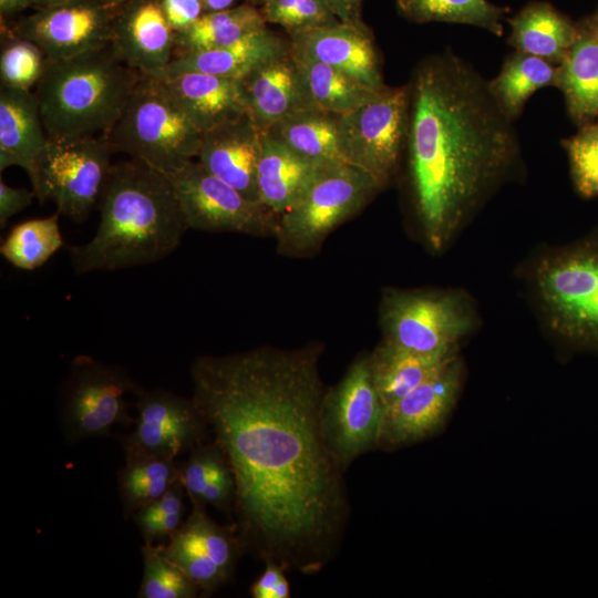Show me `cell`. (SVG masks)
<instances>
[{
	"label": "cell",
	"instance_id": "e575fe53",
	"mask_svg": "<svg viewBox=\"0 0 598 598\" xmlns=\"http://www.w3.org/2000/svg\"><path fill=\"white\" fill-rule=\"evenodd\" d=\"M59 216L56 212L13 226L1 244L2 257L13 267L25 271L43 266L64 246Z\"/></svg>",
	"mask_w": 598,
	"mask_h": 598
},
{
	"label": "cell",
	"instance_id": "44dd1931",
	"mask_svg": "<svg viewBox=\"0 0 598 598\" xmlns=\"http://www.w3.org/2000/svg\"><path fill=\"white\" fill-rule=\"evenodd\" d=\"M240 82L248 115L261 132L315 106L290 48L255 68Z\"/></svg>",
	"mask_w": 598,
	"mask_h": 598
},
{
	"label": "cell",
	"instance_id": "c3c4849f",
	"mask_svg": "<svg viewBox=\"0 0 598 598\" xmlns=\"http://www.w3.org/2000/svg\"><path fill=\"white\" fill-rule=\"evenodd\" d=\"M246 1H247V3L252 4V6L257 7V8H261L262 6H265L270 0H246Z\"/></svg>",
	"mask_w": 598,
	"mask_h": 598
},
{
	"label": "cell",
	"instance_id": "cb8c5ba5",
	"mask_svg": "<svg viewBox=\"0 0 598 598\" xmlns=\"http://www.w3.org/2000/svg\"><path fill=\"white\" fill-rule=\"evenodd\" d=\"M324 165L298 154L270 133L262 132L257 167L260 203L279 217L300 199Z\"/></svg>",
	"mask_w": 598,
	"mask_h": 598
},
{
	"label": "cell",
	"instance_id": "d590c367",
	"mask_svg": "<svg viewBox=\"0 0 598 598\" xmlns=\"http://www.w3.org/2000/svg\"><path fill=\"white\" fill-rule=\"evenodd\" d=\"M143 577L138 598H195L200 596L194 581L163 551V544L144 543Z\"/></svg>",
	"mask_w": 598,
	"mask_h": 598
},
{
	"label": "cell",
	"instance_id": "ee69618b",
	"mask_svg": "<svg viewBox=\"0 0 598 598\" xmlns=\"http://www.w3.org/2000/svg\"><path fill=\"white\" fill-rule=\"evenodd\" d=\"M337 18L348 24L364 27L362 19L363 0H326Z\"/></svg>",
	"mask_w": 598,
	"mask_h": 598
},
{
	"label": "cell",
	"instance_id": "3957f363",
	"mask_svg": "<svg viewBox=\"0 0 598 598\" xmlns=\"http://www.w3.org/2000/svg\"><path fill=\"white\" fill-rule=\"evenodd\" d=\"M99 207L94 236L68 247L76 275L157 262L188 229L169 178L132 158L112 164Z\"/></svg>",
	"mask_w": 598,
	"mask_h": 598
},
{
	"label": "cell",
	"instance_id": "8fae6325",
	"mask_svg": "<svg viewBox=\"0 0 598 598\" xmlns=\"http://www.w3.org/2000/svg\"><path fill=\"white\" fill-rule=\"evenodd\" d=\"M408 116V83L385 84L364 104L339 115L347 163L369 174L381 189L392 182L402 164Z\"/></svg>",
	"mask_w": 598,
	"mask_h": 598
},
{
	"label": "cell",
	"instance_id": "f6af8a7d",
	"mask_svg": "<svg viewBox=\"0 0 598 598\" xmlns=\"http://www.w3.org/2000/svg\"><path fill=\"white\" fill-rule=\"evenodd\" d=\"M30 6H33L32 0H0V12L2 17H9Z\"/></svg>",
	"mask_w": 598,
	"mask_h": 598
},
{
	"label": "cell",
	"instance_id": "52a82bcc",
	"mask_svg": "<svg viewBox=\"0 0 598 598\" xmlns=\"http://www.w3.org/2000/svg\"><path fill=\"white\" fill-rule=\"evenodd\" d=\"M535 288L556 333L577 347L598 350V238L543 258Z\"/></svg>",
	"mask_w": 598,
	"mask_h": 598
},
{
	"label": "cell",
	"instance_id": "4316f807",
	"mask_svg": "<svg viewBox=\"0 0 598 598\" xmlns=\"http://www.w3.org/2000/svg\"><path fill=\"white\" fill-rule=\"evenodd\" d=\"M598 21V20H597ZM556 86L569 113L578 121L598 115V22L577 30V37L557 66Z\"/></svg>",
	"mask_w": 598,
	"mask_h": 598
},
{
	"label": "cell",
	"instance_id": "8992f818",
	"mask_svg": "<svg viewBox=\"0 0 598 598\" xmlns=\"http://www.w3.org/2000/svg\"><path fill=\"white\" fill-rule=\"evenodd\" d=\"M381 190L364 171L348 163L326 164L300 199L278 217V254L317 255L329 235L360 213Z\"/></svg>",
	"mask_w": 598,
	"mask_h": 598
},
{
	"label": "cell",
	"instance_id": "1f68e13d",
	"mask_svg": "<svg viewBox=\"0 0 598 598\" xmlns=\"http://www.w3.org/2000/svg\"><path fill=\"white\" fill-rule=\"evenodd\" d=\"M291 53L311 102L321 110L346 114L364 104L379 90L331 65L292 51Z\"/></svg>",
	"mask_w": 598,
	"mask_h": 598
},
{
	"label": "cell",
	"instance_id": "9a60e30c",
	"mask_svg": "<svg viewBox=\"0 0 598 598\" xmlns=\"http://www.w3.org/2000/svg\"><path fill=\"white\" fill-rule=\"evenodd\" d=\"M114 8L104 0H74L40 9L16 34L34 42L49 61L69 59L111 44Z\"/></svg>",
	"mask_w": 598,
	"mask_h": 598
},
{
	"label": "cell",
	"instance_id": "5b68a950",
	"mask_svg": "<svg viewBox=\"0 0 598 598\" xmlns=\"http://www.w3.org/2000/svg\"><path fill=\"white\" fill-rule=\"evenodd\" d=\"M105 136L113 153L169 175L197 157L203 133L158 80L142 76Z\"/></svg>",
	"mask_w": 598,
	"mask_h": 598
},
{
	"label": "cell",
	"instance_id": "7dc6e473",
	"mask_svg": "<svg viewBox=\"0 0 598 598\" xmlns=\"http://www.w3.org/2000/svg\"><path fill=\"white\" fill-rule=\"evenodd\" d=\"M71 1H74V0H32V3L33 6H37L40 9H47V8L64 4Z\"/></svg>",
	"mask_w": 598,
	"mask_h": 598
},
{
	"label": "cell",
	"instance_id": "6da1fadb",
	"mask_svg": "<svg viewBox=\"0 0 598 598\" xmlns=\"http://www.w3.org/2000/svg\"><path fill=\"white\" fill-rule=\"evenodd\" d=\"M321 343L199 355L193 398L235 482L244 553L312 575L336 556L350 515L344 470L322 434Z\"/></svg>",
	"mask_w": 598,
	"mask_h": 598
},
{
	"label": "cell",
	"instance_id": "f35d334b",
	"mask_svg": "<svg viewBox=\"0 0 598 598\" xmlns=\"http://www.w3.org/2000/svg\"><path fill=\"white\" fill-rule=\"evenodd\" d=\"M565 147L577 192L586 198L598 196V126L586 127Z\"/></svg>",
	"mask_w": 598,
	"mask_h": 598
},
{
	"label": "cell",
	"instance_id": "ab89813d",
	"mask_svg": "<svg viewBox=\"0 0 598 598\" xmlns=\"http://www.w3.org/2000/svg\"><path fill=\"white\" fill-rule=\"evenodd\" d=\"M229 465L214 441L195 446L185 463L179 465V478L192 504L198 502L206 486Z\"/></svg>",
	"mask_w": 598,
	"mask_h": 598
},
{
	"label": "cell",
	"instance_id": "ffe728a7",
	"mask_svg": "<svg viewBox=\"0 0 598 598\" xmlns=\"http://www.w3.org/2000/svg\"><path fill=\"white\" fill-rule=\"evenodd\" d=\"M262 132L248 114L203 133L197 161L247 198L259 202L257 167Z\"/></svg>",
	"mask_w": 598,
	"mask_h": 598
},
{
	"label": "cell",
	"instance_id": "d6986e66",
	"mask_svg": "<svg viewBox=\"0 0 598 598\" xmlns=\"http://www.w3.org/2000/svg\"><path fill=\"white\" fill-rule=\"evenodd\" d=\"M290 50L331 65L372 89L385 85L381 59L368 25L343 22L289 33Z\"/></svg>",
	"mask_w": 598,
	"mask_h": 598
},
{
	"label": "cell",
	"instance_id": "484cf974",
	"mask_svg": "<svg viewBox=\"0 0 598 598\" xmlns=\"http://www.w3.org/2000/svg\"><path fill=\"white\" fill-rule=\"evenodd\" d=\"M455 357L456 351L423 354L383 340L369 353V362L377 390L388 409Z\"/></svg>",
	"mask_w": 598,
	"mask_h": 598
},
{
	"label": "cell",
	"instance_id": "836d02e7",
	"mask_svg": "<svg viewBox=\"0 0 598 598\" xmlns=\"http://www.w3.org/2000/svg\"><path fill=\"white\" fill-rule=\"evenodd\" d=\"M399 12L410 21L464 23L503 34L501 23L507 8L487 0H395Z\"/></svg>",
	"mask_w": 598,
	"mask_h": 598
},
{
	"label": "cell",
	"instance_id": "7c38bea8",
	"mask_svg": "<svg viewBox=\"0 0 598 598\" xmlns=\"http://www.w3.org/2000/svg\"><path fill=\"white\" fill-rule=\"evenodd\" d=\"M385 411L373 381L369 353L354 359L340 381L326 389L320 411L322 434L344 471L379 446Z\"/></svg>",
	"mask_w": 598,
	"mask_h": 598
},
{
	"label": "cell",
	"instance_id": "60d3db41",
	"mask_svg": "<svg viewBox=\"0 0 598 598\" xmlns=\"http://www.w3.org/2000/svg\"><path fill=\"white\" fill-rule=\"evenodd\" d=\"M161 6L175 33L188 29L205 13L202 0H161Z\"/></svg>",
	"mask_w": 598,
	"mask_h": 598
},
{
	"label": "cell",
	"instance_id": "f907efd6",
	"mask_svg": "<svg viewBox=\"0 0 598 598\" xmlns=\"http://www.w3.org/2000/svg\"><path fill=\"white\" fill-rule=\"evenodd\" d=\"M598 126V125H597Z\"/></svg>",
	"mask_w": 598,
	"mask_h": 598
},
{
	"label": "cell",
	"instance_id": "ba28073f",
	"mask_svg": "<svg viewBox=\"0 0 598 598\" xmlns=\"http://www.w3.org/2000/svg\"><path fill=\"white\" fill-rule=\"evenodd\" d=\"M379 317L384 341L423 354L456 351L475 321L468 300L456 291L395 288L382 292Z\"/></svg>",
	"mask_w": 598,
	"mask_h": 598
},
{
	"label": "cell",
	"instance_id": "bcb514c9",
	"mask_svg": "<svg viewBox=\"0 0 598 598\" xmlns=\"http://www.w3.org/2000/svg\"><path fill=\"white\" fill-rule=\"evenodd\" d=\"M205 12L220 11L233 7L235 0H202Z\"/></svg>",
	"mask_w": 598,
	"mask_h": 598
},
{
	"label": "cell",
	"instance_id": "30bf717a",
	"mask_svg": "<svg viewBox=\"0 0 598 598\" xmlns=\"http://www.w3.org/2000/svg\"><path fill=\"white\" fill-rule=\"evenodd\" d=\"M142 386L124 369L87 354L75 357L59 394L60 424L68 442L110 435L115 425L130 426L128 393Z\"/></svg>",
	"mask_w": 598,
	"mask_h": 598
},
{
	"label": "cell",
	"instance_id": "f546056e",
	"mask_svg": "<svg viewBox=\"0 0 598 598\" xmlns=\"http://www.w3.org/2000/svg\"><path fill=\"white\" fill-rule=\"evenodd\" d=\"M124 466L117 473L120 499L126 517L159 498L178 478L176 458L123 448Z\"/></svg>",
	"mask_w": 598,
	"mask_h": 598
},
{
	"label": "cell",
	"instance_id": "7bdbcfd3",
	"mask_svg": "<svg viewBox=\"0 0 598 598\" xmlns=\"http://www.w3.org/2000/svg\"><path fill=\"white\" fill-rule=\"evenodd\" d=\"M262 574L250 587L254 598H272L274 590L285 577L286 569L275 561H266Z\"/></svg>",
	"mask_w": 598,
	"mask_h": 598
},
{
	"label": "cell",
	"instance_id": "f1b7e54d",
	"mask_svg": "<svg viewBox=\"0 0 598 598\" xmlns=\"http://www.w3.org/2000/svg\"><path fill=\"white\" fill-rule=\"evenodd\" d=\"M339 115L313 106L289 116L267 132L311 161L347 163Z\"/></svg>",
	"mask_w": 598,
	"mask_h": 598
},
{
	"label": "cell",
	"instance_id": "7a4b0ae2",
	"mask_svg": "<svg viewBox=\"0 0 598 598\" xmlns=\"http://www.w3.org/2000/svg\"><path fill=\"white\" fill-rule=\"evenodd\" d=\"M408 85L410 199L424 240L441 251L519 163V138L487 81L450 50L424 58Z\"/></svg>",
	"mask_w": 598,
	"mask_h": 598
},
{
	"label": "cell",
	"instance_id": "83f0119b",
	"mask_svg": "<svg viewBox=\"0 0 598 598\" xmlns=\"http://www.w3.org/2000/svg\"><path fill=\"white\" fill-rule=\"evenodd\" d=\"M508 22V42L517 51L549 62L560 63L577 37L573 23L549 2H532Z\"/></svg>",
	"mask_w": 598,
	"mask_h": 598
},
{
	"label": "cell",
	"instance_id": "4dcf8cb0",
	"mask_svg": "<svg viewBox=\"0 0 598 598\" xmlns=\"http://www.w3.org/2000/svg\"><path fill=\"white\" fill-rule=\"evenodd\" d=\"M266 23L260 9L249 3L205 12L188 29L175 33L174 54L229 45Z\"/></svg>",
	"mask_w": 598,
	"mask_h": 598
},
{
	"label": "cell",
	"instance_id": "d4e9b609",
	"mask_svg": "<svg viewBox=\"0 0 598 598\" xmlns=\"http://www.w3.org/2000/svg\"><path fill=\"white\" fill-rule=\"evenodd\" d=\"M289 48V40L264 27L226 47L175 53L163 75L200 72L241 79L261 63L287 52Z\"/></svg>",
	"mask_w": 598,
	"mask_h": 598
},
{
	"label": "cell",
	"instance_id": "ac0fdd59",
	"mask_svg": "<svg viewBox=\"0 0 598 598\" xmlns=\"http://www.w3.org/2000/svg\"><path fill=\"white\" fill-rule=\"evenodd\" d=\"M115 17L111 47L143 78L159 79L173 60L175 32L161 0H132Z\"/></svg>",
	"mask_w": 598,
	"mask_h": 598
},
{
	"label": "cell",
	"instance_id": "603a6c76",
	"mask_svg": "<svg viewBox=\"0 0 598 598\" xmlns=\"http://www.w3.org/2000/svg\"><path fill=\"white\" fill-rule=\"evenodd\" d=\"M49 135L32 91L0 89V172L18 166L34 178Z\"/></svg>",
	"mask_w": 598,
	"mask_h": 598
},
{
	"label": "cell",
	"instance_id": "9c48e42d",
	"mask_svg": "<svg viewBox=\"0 0 598 598\" xmlns=\"http://www.w3.org/2000/svg\"><path fill=\"white\" fill-rule=\"evenodd\" d=\"M112 154L103 134L49 137L31 181L35 198L52 200L73 221L85 220L100 200Z\"/></svg>",
	"mask_w": 598,
	"mask_h": 598
},
{
	"label": "cell",
	"instance_id": "74e56055",
	"mask_svg": "<svg viewBox=\"0 0 598 598\" xmlns=\"http://www.w3.org/2000/svg\"><path fill=\"white\" fill-rule=\"evenodd\" d=\"M259 9L267 23L288 34L341 22L326 0H270Z\"/></svg>",
	"mask_w": 598,
	"mask_h": 598
},
{
	"label": "cell",
	"instance_id": "7402d4cb",
	"mask_svg": "<svg viewBox=\"0 0 598 598\" xmlns=\"http://www.w3.org/2000/svg\"><path fill=\"white\" fill-rule=\"evenodd\" d=\"M156 80L202 133L248 114L240 79L181 72Z\"/></svg>",
	"mask_w": 598,
	"mask_h": 598
},
{
	"label": "cell",
	"instance_id": "2e32d148",
	"mask_svg": "<svg viewBox=\"0 0 598 598\" xmlns=\"http://www.w3.org/2000/svg\"><path fill=\"white\" fill-rule=\"evenodd\" d=\"M134 430L118 437L122 448L176 458L204 442L207 421L194 398L141 388Z\"/></svg>",
	"mask_w": 598,
	"mask_h": 598
},
{
	"label": "cell",
	"instance_id": "4fadbf2b",
	"mask_svg": "<svg viewBox=\"0 0 598 598\" xmlns=\"http://www.w3.org/2000/svg\"><path fill=\"white\" fill-rule=\"evenodd\" d=\"M166 176L188 229L275 237L278 216L213 175L198 161Z\"/></svg>",
	"mask_w": 598,
	"mask_h": 598
},
{
	"label": "cell",
	"instance_id": "277c9868",
	"mask_svg": "<svg viewBox=\"0 0 598 598\" xmlns=\"http://www.w3.org/2000/svg\"><path fill=\"white\" fill-rule=\"evenodd\" d=\"M141 78L111 45L69 59L48 60L34 93L49 137L105 135Z\"/></svg>",
	"mask_w": 598,
	"mask_h": 598
},
{
	"label": "cell",
	"instance_id": "5bb4252c",
	"mask_svg": "<svg viewBox=\"0 0 598 598\" xmlns=\"http://www.w3.org/2000/svg\"><path fill=\"white\" fill-rule=\"evenodd\" d=\"M192 512L163 544L164 554L208 597L229 581L243 554L234 523L217 524L205 506L192 504Z\"/></svg>",
	"mask_w": 598,
	"mask_h": 598
},
{
	"label": "cell",
	"instance_id": "8d00e7d4",
	"mask_svg": "<svg viewBox=\"0 0 598 598\" xmlns=\"http://www.w3.org/2000/svg\"><path fill=\"white\" fill-rule=\"evenodd\" d=\"M47 62L34 42L17 34L11 37L1 48V86L31 91L40 82Z\"/></svg>",
	"mask_w": 598,
	"mask_h": 598
},
{
	"label": "cell",
	"instance_id": "d6a6232c",
	"mask_svg": "<svg viewBox=\"0 0 598 598\" xmlns=\"http://www.w3.org/2000/svg\"><path fill=\"white\" fill-rule=\"evenodd\" d=\"M556 79L557 68L551 62L516 51L487 85L501 109L515 121L528 97L542 87L555 85Z\"/></svg>",
	"mask_w": 598,
	"mask_h": 598
},
{
	"label": "cell",
	"instance_id": "b9f144b4",
	"mask_svg": "<svg viewBox=\"0 0 598 598\" xmlns=\"http://www.w3.org/2000/svg\"><path fill=\"white\" fill-rule=\"evenodd\" d=\"M35 197L33 189L11 187L0 179V226L4 228L8 220L32 204Z\"/></svg>",
	"mask_w": 598,
	"mask_h": 598
},
{
	"label": "cell",
	"instance_id": "e0dca14e",
	"mask_svg": "<svg viewBox=\"0 0 598 598\" xmlns=\"http://www.w3.org/2000/svg\"><path fill=\"white\" fill-rule=\"evenodd\" d=\"M462 363L455 357L436 373L390 405L378 447L394 448L435 434L450 416L462 385Z\"/></svg>",
	"mask_w": 598,
	"mask_h": 598
},
{
	"label": "cell",
	"instance_id": "681fc988",
	"mask_svg": "<svg viewBox=\"0 0 598 598\" xmlns=\"http://www.w3.org/2000/svg\"><path fill=\"white\" fill-rule=\"evenodd\" d=\"M106 3L113 6V7H118V6H123L132 0H104Z\"/></svg>",
	"mask_w": 598,
	"mask_h": 598
}]
</instances>
